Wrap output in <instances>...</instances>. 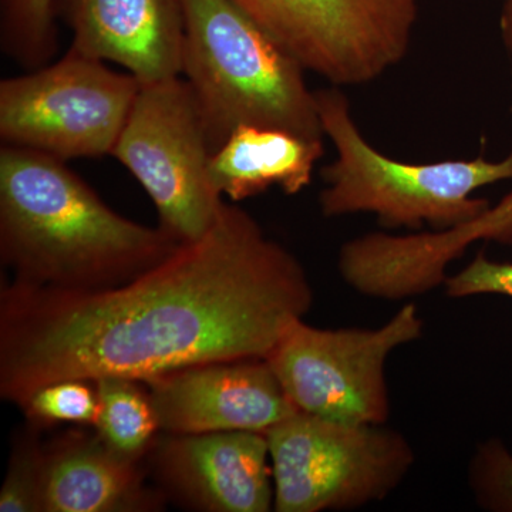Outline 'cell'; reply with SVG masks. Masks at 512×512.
Returning a JSON list of instances; mask_svg holds the SVG:
<instances>
[{
    "label": "cell",
    "mask_w": 512,
    "mask_h": 512,
    "mask_svg": "<svg viewBox=\"0 0 512 512\" xmlns=\"http://www.w3.org/2000/svg\"><path fill=\"white\" fill-rule=\"evenodd\" d=\"M315 302L298 258L224 201L207 234L126 284L0 291V396L22 407L62 380L146 383L185 367L266 359Z\"/></svg>",
    "instance_id": "6da1fadb"
},
{
    "label": "cell",
    "mask_w": 512,
    "mask_h": 512,
    "mask_svg": "<svg viewBox=\"0 0 512 512\" xmlns=\"http://www.w3.org/2000/svg\"><path fill=\"white\" fill-rule=\"evenodd\" d=\"M111 210L66 161L0 148V258L15 284L101 291L126 284L180 245Z\"/></svg>",
    "instance_id": "7a4b0ae2"
},
{
    "label": "cell",
    "mask_w": 512,
    "mask_h": 512,
    "mask_svg": "<svg viewBox=\"0 0 512 512\" xmlns=\"http://www.w3.org/2000/svg\"><path fill=\"white\" fill-rule=\"evenodd\" d=\"M183 73L212 153L239 126L323 141L306 69L232 0H183Z\"/></svg>",
    "instance_id": "3957f363"
},
{
    "label": "cell",
    "mask_w": 512,
    "mask_h": 512,
    "mask_svg": "<svg viewBox=\"0 0 512 512\" xmlns=\"http://www.w3.org/2000/svg\"><path fill=\"white\" fill-rule=\"evenodd\" d=\"M323 133L332 141L336 158L320 170L326 187L320 191L325 217L369 212L384 228L446 231L476 221L490 202L474 198L480 188L512 181V148L500 161L448 160L409 164L376 150L352 116L340 87L315 92Z\"/></svg>",
    "instance_id": "277c9868"
},
{
    "label": "cell",
    "mask_w": 512,
    "mask_h": 512,
    "mask_svg": "<svg viewBox=\"0 0 512 512\" xmlns=\"http://www.w3.org/2000/svg\"><path fill=\"white\" fill-rule=\"evenodd\" d=\"M278 512L345 511L382 501L416 463L386 424L340 423L296 412L266 431Z\"/></svg>",
    "instance_id": "5b68a950"
},
{
    "label": "cell",
    "mask_w": 512,
    "mask_h": 512,
    "mask_svg": "<svg viewBox=\"0 0 512 512\" xmlns=\"http://www.w3.org/2000/svg\"><path fill=\"white\" fill-rule=\"evenodd\" d=\"M140 86L69 47L57 62L0 82V141L66 163L111 156Z\"/></svg>",
    "instance_id": "8992f818"
},
{
    "label": "cell",
    "mask_w": 512,
    "mask_h": 512,
    "mask_svg": "<svg viewBox=\"0 0 512 512\" xmlns=\"http://www.w3.org/2000/svg\"><path fill=\"white\" fill-rule=\"evenodd\" d=\"M414 303L376 329H319L293 320L266 357L299 412L340 423L386 424V363L423 335Z\"/></svg>",
    "instance_id": "52a82bcc"
},
{
    "label": "cell",
    "mask_w": 512,
    "mask_h": 512,
    "mask_svg": "<svg viewBox=\"0 0 512 512\" xmlns=\"http://www.w3.org/2000/svg\"><path fill=\"white\" fill-rule=\"evenodd\" d=\"M211 154L191 87L175 76L141 84L111 156L156 205L160 227L191 242L207 234L224 205L208 173Z\"/></svg>",
    "instance_id": "ba28073f"
},
{
    "label": "cell",
    "mask_w": 512,
    "mask_h": 512,
    "mask_svg": "<svg viewBox=\"0 0 512 512\" xmlns=\"http://www.w3.org/2000/svg\"><path fill=\"white\" fill-rule=\"evenodd\" d=\"M330 86H365L412 46L420 0H232Z\"/></svg>",
    "instance_id": "9c48e42d"
},
{
    "label": "cell",
    "mask_w": 512,
    "mask_h": 512,
    "mask_svg": "<svg viewBox=\"0 0 512 512\" xmlns=\"http://www.w3.org/2000/svg\"><path fill=\"white\" fill-rule=\"evenodd\" d=\"M144 384L165 434L266 433L299 412L266 359L185 367Z\"/></svg>",
    "instance_id": "30bf717a"
},
{
    "label": "cell",
    "mask_w": 512,
    "mask_h": 512,
    "mask_svg": "<svg viewBox=\"0 0 512 512\" xmlns=\"http://www.w3.org/2000/svg\"><path fill=\"white\" fill-rule=\"evenodd\" d=\"M151 451L165 493L187 508L207 512L274 510V473L265 433L167 434Z\"/></svg>",
    "instance_id": "8fae6325"
},
{
    "label": "cell",
    "mask_w": 512,
    "mask_h": 512,
    "mask_svg": "<svg viewBox=\"0 0 512 512\" xmlns=\"http://www.w3.org/2000/svg\"><path fill=\"white\" fill-rule=\"evenodd\" d=\"M70 49L124 67L141 84L181 76L183 0H56Z\"/></svg>",
    "instance_id": "7c38bea8"
},
{
    "label": "cell",
    "mask_w": 512,
    "mask_h": 512,
    "mask_svg": "<svg viewBox=\"0 0 512 512\" xmlns=\"http://www.w3.org/2000/svg\"><path fill=\"white\" fill-rule=\"evenodd\" d=\"M140 461L111 450L97 436L69 433L46 447L42 512H146L161 507Z\"/></svg>",
    "instance_id": "4fadbf2b"
},
{
    "label": "cell",
    "mask_w": 512,
    "mask_h": 512,
    "mask_svg": "<svg viewBox=\"0 0 512 512\" xmlns=\"http://www.w3.org/2000/svg\"><path fill=\"white\" fill-rule=\"evenodd\" d=\"M325 154L323 141L259 126H239L211 154L212 187L232 202L281 188L299 194L312 183L313 168Z\"/></svg>",
    "instance_id": "5bb4252c"
},
{
    "label": "cell",
    "mask_w": 512,
    "mask_h": 512,
    "mask_svg": "<svg viewBox=\"0 0 512 512\" xmlns=\"http://www.w3.org/2000/svg\"><path fill=\"white\" fill-rule=\"evenodd\" d=\"M93 384L99 399L97 436L120 456L140 461L161 431L148 389L124 377H104Z\"/></svg>",
    "instance_id": "9a60e30c"
},
{
    "label": "cell",
    "mask_w": 512,
    "mask_h": 512,
    "mask_svg": "<svg viewBox=\"0 0 512 512\" xmlns=\"http://www.w3.org/2000/svg\"><path fill=\"white\" fill-rule=\"evenodd\" d=\"M56 0H0V49L25 72L55 60L59 52Z\"/></svg>",
    "instance_id": "2e32d148"
},
{
    "label": "cell",
    "mask_w": 512,
    "mask_h": 512,
    "mask_svg": "<svg viewBox=\"0 0 512 512\" xmlns=\"http://www.w3.org/2000/svg\"><path fill=\"white\" fill-rule=\"evenodd\" d=\"M40 427L28 423L13 441L8 471L0 490V512H42L46 447Z\"/></svg>",
    "instance_id": "e0dca14e"
},
{
    "label": "cell",
    "mask_w": 512,
    "mask_h": 512,
    "mask_svg": "<svg viewBox=\"0 0 512 512\" xmlns=\"http://www.w3.org/2000/svg\"><path fill=\"white\" fill-rule=\"evenodd\" d=\"M20 409L29 423L39 427L57 423L94 427L99 417V399L90 382L62 380L40 387Z\"/></svg>",
    "instance_id": "ac0fdd59"
},
{
    "label": "cell",
    "mask_w": 512,
    "mask_h": 512,
    "mask_svg": "<svg viewBox=\"0 0 512 512\" xmlns=\"http://www.w3.org/2000/svg\"><path fill=\"white\" fill-rule=\"evenodd\" d=\"M468 484L478 507L512 512V451L493 437L478 444L468 466Z\"/></svg>",
    "instance_id": "d6986e66"
},
{
    "label": "cell",
    "mask_w": 512,
    "mask_h": 512,
    "mask_svg": "<svg viewBox=\"0 0 512 512\" xmlns=\"http://www.w3.org/2000/svg\"><path fill=\"white\" fill-rule=\"evenodd\" d=\"M444 286L450 298L501 295L512 301V262L493 261L480 251L463 271L447 276Z\"/></svg>",
    "instance_id": "ffe728a7"
},
{
    "label": "cell",
    "mask_w": 512,
    "mask_h": 512,
    "mask_svg": "<svg viewBox=\"0 0 512 512\" xmlns=\"http://www.w3.org/2000/svg\"><path fill=\"white\" fill-rule=\"evenodd\" d=\"M500 29L505 49H507V52L512 56V0H504Z\"/></svg>",
    "instance_id": "44dd1931"
}]
</instances>
